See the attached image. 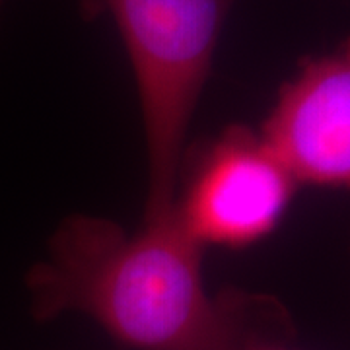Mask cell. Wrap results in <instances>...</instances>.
Instances as JSON below:
<instances>
[{"label":"cell","instance_id":"obj_1","mask_svg":"<svg viewBox=\"0 0 350 350\" xmlns=\"http://www.w3.org/2000/svg\"><path fill=\"white\" fill-rule=\"evenodd\" d=\"M202 250L175 213L135 232L101 216H68L25 276L31 313L39 321L82 313L135 350H250L294 337L273 296L211 294Z\"/></svg>","mask_w":350,"mask_h":350},{"label":"cell","instance_id":"obj_2","mask_svg":"<svg viewBox=\"0 0 350 350\" xmlns=\"http://www.w3.org/2000/svg\"><path fill=\"white\" fill-rule=\"evenodd\" d=\"M107 14L133 68L146 146L144 220L174 213L187 133L238 0H76Z\"/></svg>","mask_w":350,"mask_h":350},{"label":"cell","instance_id":"obj_3","mask_svg":"<svg viewBox=\"0 0 350 350\" xmlns=\"http://www.w3.org/2000/svg\"><path fill=\"white\" fill-rule=\"evenodd\" d=\"M296 185L261 133L234 125L195 160L174 213L200 247H243L275 230Z\"/></svg>","mask_w":350,"mask_h":350},{"label":"cell","instance_id":"obj_4","mask_svg":"<svg viewBox=\"0 0 350 350\" xmlns=\"http://www.w3.org/2000/svg\"><path fill=\"white\" fill-rule=\"evenodd\" d=\"M259 133L298 183L350 189V38L301 64Z\"/></svg>","mask_w":350,"mask_h":350},{"label":"cell","instance_id":"obj_5","mask_svg":"<svg viewBox=\"0 0 350 350\" xmlns=\"http://www.w3.org/2000/svg\"><path fill=\"white\" fill-rule=\"evenodd\" d=\"M250 350H294V349H288L286 342H269V345H259V347H255V349Z\"/></svg>","mask_w":350,"mask_h":350},{"label":"cell","instance_id":"obj_6","mask_svg":"<svg viewBox=\"0 0 350 350\" xmlns=\"http://www.w3.org/2000/svg\"><path fill=\"white\" fill-rule=\"evenodd\" d=\"M0 6H2V0H0Z\"/></svg>","mask_w":350,"mask_h":350}]
</instances>
